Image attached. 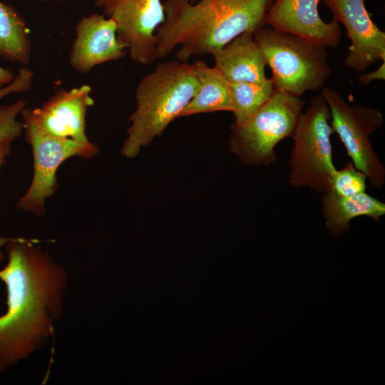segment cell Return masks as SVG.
Returning <instances> with one entry per match:
<instances>
[{
  "label": "cell",
  "instance_id": "obj_17",
  "mask_svg": "<svg viewBox=\"0 0 385 385\" xmlns=\"http://www.w3.org/2000/svg\"><path fill=\"white\" fill-rule=\"evenodd\" d=\"M29 29L9 4L0 1V57L27 65L31 56Z\"/></svg>",
  "mask_w": 385,
  "mask_h": 385
},
{
  "label": "cell",
  "instance_id": "obj_16",
  "mask_svg": "<svg viewBox=\"0 0 385 385\" xmlns=\"http://www.w3.org/2000/svg\"><path fill=\"white\" fill-rule=\"evenodd\" d=\"M199 89L180 114V117L234 109L230 83L215 67L202 61L192 63Z\"/></svg>",
  "mask_w": 385,
  "mask_h": 385
},
{
  "label": "cell",
  "instance_id": "obj_21",
  "mask_svg": "<svg viewBox=\"0 0 385 385\" xmlns=\"http://www.w3.org/2000/svg\"><path fill=\"white\" fill-rule=\"evenodd\" d=\"M385 79V61H382V63L379 68L374 71L364 73L358 77L359 83L364 86H368L376 80H384Z\"/></svg>",
  "mask_w": 385,
  "mask_h": 385
},
{
  "label": "cell",
  "instance_id": "obj_9",
  "mask_svg": "<svg viewBox=\"0 0 385 385\" xmlns=\"http://www.w3.org/2000/svg\"><path fill=\"white\" fill-rule=\"evenodd\" d=\"M116 24V36L130 58L150 65L157 58L156 30L165 19L161 0H95Z\"/></svg>",
  "mask_w": 385,
  "mask_h": 385
},
{
  "label": "cell",
  "instance_id": "obj_5",
  "mask_svg": "<svg viewBox=\"0 0 385 385\" xmlns=\"http://www.w3.org/2000/svg\"><path fill=\"white\" fill-rule=\"evenodd\" d=\"M329 107L320 94L302 113L293 133L289 183L296 188L309 187L318 192L329 190L337 171L332 160Z\"/></svg>",
  "mask_w": 385,
  "mask_h": 385
},
{
  "label": "cell",
  "instance_id": "obj_10",
  "mask_svg": "<svg viewBox=\"0 0 385 385\" xmlns=\"http://www.w3.org/2000/svg\"><path fill=\"white\" fill-rule=\"evenodd\" d=\"M91 87L82 85L71 89L60 88L41 107H26L21 113L41 132L76 141H90L86 133L88 109L94 104Z\"/></svg>",
  "mask_w": 385,
  "mask_h": 385
},
{
  "label": "cell",
  "instance_id": "obj_2",
  "mask_svg": "<svg viewBox=\"0 0 385 385\" xmlns=\"http://www.w3.org/2000/svg\"><path fill=\"white\" fill-rule=\"evenodd\" d=\"M273 0H165V19L156 30L158 58L176 48L177 60L211 55L246 32L265 25Z\"/></svg>",
  "mask_w": 385,
  "mask_h": 385
},
{
  "label": "cell",
  "instance_id": "obj_18",
  "mask_svg": "<svg viewBox=\"0 0 385 385\" xmlns=\"http://www.w3.org/2000/svg\"><path fill=\"white\" fill-rule=\"evenodd\" d=\"M33 80L34 72L29 68H21L11 83L0 88V100L11 93L29 91ZM26 106L27 102L24 99L9 105L0 104V145L11 143L21 135L24 123L17 117Z\"/></svg>",
  "mask_w": 385,
  "mask_h": 385
},
{
  "label": "cell",
  "instance_id": "obj_15",
  "mask_svg": "<svg viewBox=\"0 0 385 385\" xmlns=\"http://www.w3.org/2000/svg\"><path fill=\"white\" fill-rule=\"evenodd\" d=\"M322 213L329 233L338 237L349 229L350 221L357 217L367 216L375 221L385 214V204L366 192L339 196L331 191L323 193Z\"/></svg>",
  "mask_w": 385,
  "mask_h": 385
},
{
  "label": "cell",
  "instance_id": "obj_20",
  "mask_svg": "<svg viewBox=\"0 0 385 385\" xmlns=\"http://www.w3.org/2000/svg\"><path fill=\"white\" fill-rule=\"evenodd\" d=\"M366 175L356 169L352 163L337 170L329 191L339 196H352L364 192L366 188Z\"/></svg>",
  "mask_w": 385,
  "mask_h": 385
},
{
  "label": "cell",
  "instance_id": "obj_25",
  "mask_svg": "<svg viewBox=\"0 0 385 385\" xmlns=\"http://www.w3.org/2000/svg\"><path fill=\"white\" fill-rule=\"evenodd\" d=\"M188 1L191 2V3H195V2L197 1L198 0H188Z\"/></svg>",
  "mask_w": 385,
  "mask_h": 385
},
{
  "label": "cell",
  "instance_id": "obj_14",
  "mask_svg": "<svg viewBox=\"0 0 385 385\" xmlns=\"http://www.w3.org/2000/svg\"><path fill=\"white\" fill-rule=\"evenodd\" d=\"M211 56L214 67L230 83H262L267 79L265 72L266 61L255 42L252 32L240 34Z\"/></svg>",
  "mask_w": 385,
  "mask_h": 385
},
{
  "label": "cell",
  "instance_id": "obj_19",
  "mask_svg": "<svg viewBox=\"0 0 385 385\" xmlns=\"http://www.w3.org/2000/svg\"><path fill=\"white\" fill-rule=\"evenodd\" d=\"M233 98L232 125L245 124L270 99L274 91L272 81L262 83H230Z\"/></svg>",
  "mask_w": 385,
  "mask_h": 385
},
{
  "label": "cell",
  "instance_id": "obj_11",
  "mask_svg": "<svg viewBox=\"0 0 385 385\" xmlns=\"http://www.w3.org/2000/svg\"><path fill=\"white\" fill-rule=\"evenodd\" d=\"M342 24L351 41L345 58L346 67L364 72L379 60L385 61V33L374 23L364 0H322Z\"/></svg>",
  "mask_w": 385,
  "mask_h": 385
},
{
  "label": "cell",
  "instance_id": "obj_22",
  "mask_svg": "<svg viewBox=\"0 0 385 385\" xmlns=\"http://www.w3.org/2000/svg\"><path fill=\"white\" fill-rule=\"evenodd\" d=\"M11 143H5L0 145V169L5 164L6 157L10 153ZM9 238L0 237V263L5 260V254L1 251V248L6 245Z\"/></svg>",
  "mask_w": 385,
  "mask_h": 385
},
{
  "label": "cell",
  "instance_id": "obj_4",
  "mask_svg": "<svg viewBox=\"0 0 385 385\" xmlns=\"http://www.w3.org/2000/svg\"><path fill=\"white\" fill-rule=\"evenodd\" d=\"M254 40L275 90L299 97L321 89L331 75L326 46L265 25L255 31Z\"/></svg>",
  "mask_w": 385,
  "mask_h": 385
},
{
  "label": "cell",
  "instance_id": "obj_12",
  "mask_svg": "<svg viewBox=\"0 0 385 385\" xmlns=\"http://www.w3.org/2000/svg\"><path fill=\"white\" fill-rule=\"evenodd\" d=\"M126 54L112 19L94 12L78 21L69 53V63L76 71L88 73L96 66L120 60Z\"/></svg>",
  "mask_w": 385,
  "mask_h": 385
},
{
  "label": "cell",
  "instance_id": "obj_23",
  "mask_svg": "<svg viewBox=\"0 0 385 385\" xmlns=\"http://www.w3.org/2000/svg\"><path fill=\"white\" fill-rule=\"evenodd\" d=\"M15 76L8 69L0 66V87L11 83Z\"/></svg>",
  "mask_w": 385,
  "mask_h": 385
},
{
  "label": "cell",
  "instance_id": "obj_13",
  "mask_svg": "<svg viewBox=\"0 0 385 385\" xmlns=\"http://www.w3.org/2000/svg\"><path fill=\"white\" fill-rule=\"evenodd\" d=\"M320 0H273L265 25L298 35L327 47H336L341 38V27L332 20L327 23L318 11Z\"/></svg>",
  "mask_w": 385,
  "mask_h": 385
},
{
  "label": "cell",
  "instance_id": "obj_24",
  "mask_svg": "<svg viewBox=\"0 0 385 385\" xmlns=\"http://www.w3.org/2000/svg\"><path fill=\"white\" fill-rule=\"evenodd\" d=\"M41 1H43V2H48V1H55V0H40Z\"/></svg>",
  "mask_w": 385,
  "mask_h": 385
},
{
  "label": "cell",
  "instance_id": "obj_1",
  "mask_svg": "<svg viewBox=\"0 0 385 385\" xmlns=\"http://www.w3.org/2000/svg\"><path fill=\"white\" fill-rule=\"evenodd\" d=\"M0 279L6 288L7 309L0 315V374L27 359L54 335L63 314L66 270L37 241L9 238Z\"/></svg>",
  "mask_w": 385,
  "mask_h": 385
},
{
  "label": "cell",
  "instance_id": "obj_3",
  "mask_svg": "<svg viewBox=\"0 0 385 385\" xmlns=\"http://www.w3.org/2000/svg\"><path fill=\"white\" fill-rule=\"evenodd\" d=\"M192 64L178 60L162 61L143 76L135 91V110L128 118L121 154L136 157L140 149L160 136L199 89Z\"/></svg>",
  "mask_w": 385,
  "mask_h": 385
},
{
  "label": "cell",
  "instance_id": "obj_6",
  "mask_svg": "<svg viewBox=\"0 0 385 385\" xmlns=\"http://www.w3.org/2000/svg\"><path fill=\"white\" fill-rule=\"evenodd\" d=\"M304 102L299 97L274 91L270 99L245 124L232 125L229 138L231 151L249 165L274 163V148L292 137Z\"/></svg>",
  "mask_w": 385,
  "mask_h": 385
},
{
  "label": "cell",
  "instance_id": "obj_7",
  "mask_svg": "<svg viewBox=\"0 0 385 385\" xmlns=\"http://www.w3.org/2000/svg\"><path fill=\"white\" fill-rule=\"evenodd\" d=\"M22 118L25 138L32 150L34 175L29 189L16 207L41 217L46 213V199L59 190L56 173L61 164L72 157L91 159L100 149L91 141L82 143L49 135L38 130L27 118Z\"/></svg>",
  "mask_w": 385,
  "mask_h": 385
},
{
  "label": "cell",
  "instance_id": "obj_8",
  "mask_svg": "<svg viewBox=\"0 0 385 385\" xmlns=\"http://www.w3.org/2000/svg\"><path fill=\"white\" fill-rule=\"evenodd\" d=\"M321 95L329 109L333 132L338 134L353 165L366 175L372 187L382 188L385 169L370 140L382 125V113L375 108L348 103L332 88L323 86Z\"/></svg>",
  "mask_w": 385,
  "mask_h": 385
}]
</instances>
